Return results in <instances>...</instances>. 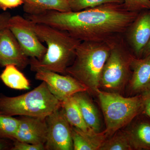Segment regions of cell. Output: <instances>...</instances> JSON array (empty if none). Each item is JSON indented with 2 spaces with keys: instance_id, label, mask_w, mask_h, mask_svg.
<instances>
[{
  "instance_id": "cell-22",
  "label": "cell",
  "mask_w": 150,
  "mask_h": 150,
  "mask_svg": "<svg viewBox=\"0 0 150 150\" xmlns=\"http://www.w3.org/2000/svg\"><path fill=\"white\" fill-rule=\"evenodd\" d=\"M71 11H79L108 3H123V0H68Z\"/></svg>"
},
{
  "instance_id": "cell-28",
  "label": "cell",
  "mask_w": 150,
  "mask_h": 150,
  "mask_svg": "<svg viewBox=\"0 0 150 150\" xmlns=\"http://www.w3.org/2000/svg\"><path fill=\"white\" fill-rule=\"evenodd\" d=\"M13 145L6 139L0 138V150H11Z\"/></svg>"
},
{
  "instance_id": "cell-25",
  "label": "cell",
  "mask_w": 150,
  "mask_h": 150,
  "mask_svg": "<svg viewBox=\"0 0 150 150\" xmlns=\"http://www.w3.org/2000/svg\"><path fill=\"white\" fill-rule=\"evenodd\" d=\"M142 114L150 119V90L142 94Z\"/></svg>"
},
{
  "instance_id": "cell-23",
  "label": "cell",
  "mask_w": 150,
  "mask_h": 150,
  "mask_svg": "<svg viewBox=\"0 0 150 150\" xmlns=\"http://www.w3.org/2000/svg\"><path fill=\"white\" fill-rule=\"evenodd\" d=\"M123 5L131 11L139 13L150 10V0H123Z\"/></svg>"
},
{
  "instance_id": "cell-20",
  "label": "cell",
  "mask_w": 150,
  "mask_h": 150,
  "mask_svg": "<svg viewBox=\"0 0 150 150\" xmlns=\"http://www.w3.org/2000/svg\"><path fill=\"white\" fill-rule=\"evenodd\" d=\"M133 150L126 131L120 130L108 138L99 150Z\"/></svg>"
},
{
  "instance_id": "cell-24",
  "label": "cell",
  "mask_w": 150,
  "mask_h": 150,
  "mask_svg": "<svg viewBox=\"0 0 150 150\" xmlns=\"http://www.w3.org/2000/svg\"><path fill=\"white\" fill-rule=\"evenodd\" d=\"M11 150H45L44 145L33 144L24 142L15 141Z\"/></svg>"
},
{
  "instance_id": "cell-29",
  "label": "cell",
  "mask_w": 150,
  "mask_h": 150,
  "mask_svg": "<svg viewBox=\"0 0 150 150\" xmlns=\"http://www.w3.org/2000/svg\"><path fill=\"white\" fill-rule=\"evenodd\" d=\"M150 56V40L143 51L142 57Z\"/></svg>"
},
{
  "instance_id": "cell-10",
  "label": "cell",
  "mask_w": 150,
  "mask_h": 150,
  "mask_svg": "<svg viewBox=\"0 0 150 150\" xmlns=\"http://www.w3.org/2000/svg\"><path fill=\"white\" fill-rule=\"evenodd\" d=\"M124 36L134 56L141 58L150 40V10L139 13L126 30Z\"/></svg>"
},
{
  "instance_id": "cell-19",
  "label": "cell",
  "mask_w": 150,
  "mask_h": 150,
  "mask_svg": "<svg viewBox=\"0 0 150 150\" xmlns=\"http://www.w3.org/2000/svg\"><path fill=\"white\" fill-rule=\"evenodd\" d=\"M0 79L6 86L16 90H27L29 88V80L15 65L6 66L0 75Z\"/></svg>"
},
{
  "instance_id": "cell-27",
  "label": "cell",
  "mask_w": 150,
  "mask_h": 150,
  "mask_svg": "<svg viewBox=\"0 0 150 150\" xmlns=\"http://www.w3.org/2000/svg\"><path fill=\"white\" fill-rule=\"evenodd\" d=\"M10 15L8 13H0V32L7 28Z\"/></svg>"
},
{
  "instance_id": "cell-3",
  "label": "cell",
  "mask_w": 150,
  "mask_h": 150,
  "mask_svg": "<svg viewBox=\"0 0 150 150\" xmlns=\"http://www.w3.org/2000/svg\"><path fill=\"white\" fill-rule=\"evenodd\" d=\"M115 40L109 42L81 41L74 60L66 70V74L85 86L88 92L96 94L100 89L103 67Z\"/></svg>"
},
{
  "instance_id": "cell-7",
  "label": "cell",
  "mask_w": 150,
  "mask_h": 150,
  "mask_svg": "<svg viewBox=\"0 0 150 150\" xmlns=\"http://www.w3.org/2000/svg\"><path fill=\"white\" fill-rule=\"evenodd\" d=\"M7 28L28 57L40 59L46 54L47 48L35 33L32 22L26 18L18 15L11 16Z\"/></svg>"
},
{
  "instance_id": "cell-5",
  "label": "cell",
  "mask_w": 150,
  "mask_h": 150,
  "mask_svg": "<svg viewBox=\"0 0 150 150\" xmlns=\"http://www.w3.org/2000/svg\"><path fill=\"white\" fill-rule=\"evenodd\" d=\"M108 137L130 124L142 112V94L125 97L117 93L98 90Z\"/></svg>"
},
{
  "instance_id": "cell-14",
  "label": "cell",
  "mask_w": 150,
  "mask_h": 150,
  "mask_svg": "<svg viewBox=\"0 0 150 150\" xmlns=\"http://www.w3.org/2000/svg\"><path fill=\"white\" fill-rule=\"evenodd\" d=\"M108 138L104 131L87 132L72 126V139L74 150H99Z\"/></svg>"
},
{
  "instance_id": "cell-15",
  "label": "cell",
  "mask_w": 150,
  "mask_h": 150,
  "mask_svg": "<svg viewBox=\"0 0 150 150\" xmlns=\"http://www.w3.org/2000/svg\"><path fill=\"white\" fill-rule=\"evenodd\" d=\"M133 150H150V122L139 119L126 130Z\"/></svg>"
},
{
  "instance_id": "cell-8",
  "label": "cell",
  "mask_w": 150,
  "mask_h": 150,
  "mask_svg": "<svg viewBox=\"0 0 150 150\" xmlns=\"http://www.w3.org/2000/svg\"><path fill=\"white\" fill-rule=\"evenodd\" d=\"M47 134L46 150H72V126L67 120L62 107L46 117Z\"/></svg>"
},
{
  "instance_id": "cell-16",
  "label": "cell",
  "mask_w": 150,
  "mask_h": 150,
  "mask_svg": "<svg viewBox=\"0 0 150 150\" xmlns=\"http://www.w3.org/2000/svg\"><path fill=\"white\" fill-rule=\"evenodd\" d=\"M87 92H81L74 95L84 120L87 126L96 133L101 132V121L99 112Z\"/></svg>"
},
{
  "instance_id": "cell-13",
  "label": "cell",
  "mask_w": 150,
  "mask_h": 150,
  "mask_svg": "<svg viewBox=\"0 0 150 150\" xmlns=\"http://www.w3.org/2000/svg\"><path fill=\"white\" fill-rule=\"evenodd\" d=\"M132 73L128 84L134 96L150 90V56L138 58L134 56L131 65Z\"/></svg>"
},
{
  "instance_id": "cell-21",
  "label": "cell",
  "mask_w": 150,
  "mask_h": 150,
  "mask_svg": "<svg viewBox=\"0 0 150 150\" xmlns=\"http://www.w3.org/2000/svg\"><path fill=\"white\" fill-rule=\"evenodd\" d=\"M20 121L12 116L0 114V138L14 140Z\"/></svg>"
},
{
  "instance_id": "cell-9",
  "label": "cell",
  "mask_w": 150,
  "mask_h": 150,
  "mask_svg": "<svg viewBox=\"0 0 150 150\" xmlns=\"http://www.w3.org/2000/svg\"><path fill=\"white\" fill-rule=\"evenodd\" d=\"M35 78L45 82L50 92L60 101L78 93L88 92L85 86L68 74L40 70L36 72Z\"/></svg>"
},
{
  "instance_id": "cell-17",
  "label": "cell",
  "mask_w": 150,
  "mask_h": 150,
  "mask_svg": "<svg viewBox=\"0 0 150 150\" xmlns=\"http://www.w3.org/2000/svg\"><path fill=\"white\" fill-rule=\"evenodd\" d=\"M23 5L26 14L38 15L51 11H71L68 0H23Z\"/></svg>"
},
{
  "instance_id": "cell-6",
  "label": "cell",
  "mask_w": 150,
  "mask_h": 150,
  "mask_svg": "<svg viewBox=\"0 0 150 150\" xmlns=\"http://www.w3.org/2000/svg\"><path fill=\"white\" fill-rule=\"evenodd\" d=\"M134 56L124 35L114 40L103 69L100 88L119 93L131 78Z\"/></svg>"
},
{
  "instance_id": "cell-1",
  "label": "cell",
  "mask_w": 150,
  "mask_h": 150,
  "mask_svg": "<svg viewBox=\"0 0 150 150\" xmlns=\"http://www.w3.org/2000/svg\"><path fill=\"white\" fill-rule=\"evenodd\" d=\"M139 13L131 11L123 3H108L79 11H48L25 14L28 20L68 32L81 41L109 42L124 35Z\"/></svg>"
},
{
  "instance_id": "cell-18",
  "label": "cell",
  "mask_w": 150,
  "mask_h": 150,
  "mask_svg": "<svg viewBox=\"0 0 150 150\" xmlns=\"http://www.w3.org/2000/svg\"><path fill=\"white\" fill-rule=\"evenodd\" d=\"M61 107L71 126L85 132H94L86 123L74 96L61 101Z\"/></svg>"
},
{
  "instance_id": "cell-26",
  "label": "cell",
  "mask_w": 150,
  "mask_h": 150,
  "mask_svg": "<svg viewBox=\"0 0 150 150\" xmlns=\"http://www.w3.org/2000/svg\"><path fill=\"white\" fill-rule=\"evenodd\" d=\"M23 4V0H0V8L4 11L15 8Z\"/></svg>"
},
{
  "instance_id": "cell-4",
  "label": "cell",
  "mask_w": 150,
  "mask_h": 150,
  "mask_svg": "<svg viewBox=\"0 0 150 150\" xmlns=\"http://www.w3.org/2000/svg\"><path fill=\"white\" fill-rule=\"evenodd\" d=\"M61 106V101L42 81L34 89L15 97H0V114L46 118Z\"/></svg>"
},
{
  "instance_id": "cell-11",
  "label": "cell",
  "mask_w": 150,
  "mask_h": 150,
  "mask_svg": "<svg viewBox=\"0 0 150 150\" xmlns=\"http://www.w3.org/2000/svg\"><path fill=\"white\" fill-rule=\"evenodd\" d=\"M28 58L8 28L0 32V65H14L23 69L29 64Z\"/></svg>"
},
{
  "instance_id": "cell-12",
  "label": "cell",
  "mask_w": 150,
  "mask_h": 150,
  "mask_svg": "<svg viewBox=\"0 0 150 150\" xmlns=\"http://www.w3.org/2000/svg\"><path fill=\"white\" fill-rule=\"evenodd\" d=\"M46 118L23 116L14 141L45 145L47 134Z\"/></svg>"
},
{
  "instance_id": "cell-2",
  "label": "cell",
  "mask_w": 150,
  "mask_h": 150,
  "mask_svg": "<svg viewBox=\"0 0 150 150\" xmlns=\"http://www.w3.org/2000/svg\"><path fill=\"white\" fill-rule=\"evenodd\" d=\"M32 23L39 40L46 43L47 50L41 59H30V69L35 72L42 70L66 74V70L74 60L76 50L81 41L64 30Z\"/></svg>"
}]
</instances>
